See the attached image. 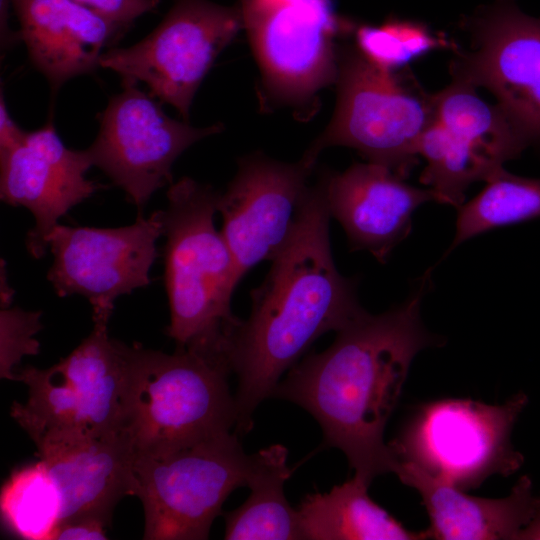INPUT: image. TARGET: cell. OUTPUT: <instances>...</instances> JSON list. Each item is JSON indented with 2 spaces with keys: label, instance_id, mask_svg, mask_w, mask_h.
Returning <instances> with one entry per match:
<instances>
[{
  "label": "cell",
  "instance_id": "obj_1",
  "mask_svg": "<svg viewBox=\"0 0 540 540\" xmlns=\"http://www.w3.org/2000/svg\"><path fill=\"white\" fill-rule=\"evenodd\" d=\"M401 304L377 315L364 311L337 331L324 351L293 365L272 397L309 412L319 423L324 445L346 456L354 476L368 485L398 462L384 441L415 356L438 345L423 325L420 309L431 287L430 272Z\"/></svg>",
  "mask_w": 540,
  "mask_h": 540
},
{
  "label": "cell",
  "instance_id": "obj_2",
  "mask_svg": "<svg viewBox=\"0 0 540 540\" xmlns=\"http://www.w3.org/2000/svg\"><path fill=\"white\" fill-rule=\"evenodd\" d=\"M330 218L318 177L305 193L288 241L251 291L249 317L224 336L223 352L237 377L238 435L251 430L258 405L272 397L281 376L316 339L365 311L357 299V279L343 276L334 263Z\"/></svg>",
  "mask_w": 540,
  "mask_h": 540
},
{
  "label": "cell",
  "instance_id": "obj_3",
  "mask_svg": "<svg viewBox=\"0 0 540 540\" xmlns=\"http://www.w3.org/2000/svg\"><path fill=\"white\" fill-rule=\"evenodd\" d=\"M219 191L190 177L169 185L162 210L166 334L177 348L219 342L239 318L231 298L242 277L214 217Z\"/></svg>",
  "mask_w": 540,
  "mask_h": 540
},
{
  "label": "cell",
  "instance_id": "obj_4",
  "mask_svg": "<svg viewBox=\"0 0 540 540\" xmlns=\"http://www.w3.org/2000/svg\"><path fill=\"white\" fill-rule=\"evenodd\" d=\"M128 355L127 430L136 450L183 446L235 428L232 371L220 347L168 354L134 345Z\"/></svg>",
  "mask_w": 540,
  "mask_h": 540
},
{
  "label": "cell",
  "instance_id": "obj_5",
  "mask_svg": "<svg viewBox=\"0 0 540 540\" xmlns=\"http://www.w3.org/2000/svg\"><path fill=\"white\" fill-rule=\"evenodd\" d=\"M109 319L93 318L91 333L53 366L16 371L28 397L11 416L35 445L127 429L129 346L109 337Z\"/></svg>",
  "mask_w": 540,
  "mask_h": 540
},
{
  "label": "cell",
  "instance_id": "obj_6",
  "mask_svg": "<svg viewBox=\"0 0 540 540\" xmlns=\"http://www.w3.org/2000/svg\"><path fill=\"white\" fill-rule=\"evenodd\" d=\"M335 84L332 119L302 158L316 165L324 149L345 146L405 178L418 162L420 137L436 121L434 96L374 65L350 45L339 46Z\"/></svg>",
  "mask_w": 540,
  "mask_h": 540
},
{
  "label": "cell",
  "instance_id": "obj_7",
  "mask_svg": "<svg viewBox=\"0 0 540 540\" xmlns=\"http://www.w3.org/2000/svg\"><path fill=\"white\" fill-rule=\"evenodd\" d=\"M250 455L226 432L172 448L136 450L131 495L142 502L144 539L203 540L223 503L247 487Z\"/></svg>",
  "mask_w": 540,
  "mask_h": 540
},
{
  "label": "cell",
  "instance_id": "obj_8",
  "mask_svg": "<svg viewBox=\"0 0 540 540\" xmlns=\"http://www.w3.org/2000/svg\"><path fill=\"white\" fill-rule=\"evenodd\" d=\"M528 403L518 392L504 404L444 398L421 404L388 443L398 464H412L461 490L487 478L517 472L523 455L511 443L512 429Z\"/></svg>",
  "mask_w": 540,
  "mask_h": 540
},
{
  "label": "cell",
  "instance_id": "obj_9",
  "mask_svg": "<svg viewBox=\"0 0 540 540\" xmlns=\"http://www.w3.org/2000/svg\"><path fill=\"white\" fill-rule=\"evenodd\" d=\"M243 28L266 96L298 111H316L317 94L338 76L335 38L350 28L332 0H240Z\"/></svg>",
  "mask_w": 540,
  "mask_h": 540
},
{
  "label": "cell",
  "instance_id": "obj_10",
  "mask_svg": "<svg viewBox=\"0 0 540 540\" xmlns=\"http://www.w3.org/2000/svg\"><path fill=\"white\" fill-rule=\"evenodd\" d=\"M243 28L239 5L175 0L161 23L129 47L104 52L99 67L144 83L188 121L194 96L217 56Z\"/></svg>",
  "mask_w": 540,
  "mask_h": 540
},
{
  "label": "cell",
  "instance_id": "obj_11",
  "mask_svg": "<svg viewBox=\"0 0 540 540\" xmlns=\"http://www.w3.org/2000/svg\"><path fill=\"white\" fill-rule=\"evenodd\" d=\"M162 102L138 84L122 81L99 115V130L86 148L101 169L141 210L160 188L173 183L172 167L191 145L220 133L223 125L195 127L169 117Z\"/></svg>",
  "mask_w": 540,
  "mask_h": 540
},
{
  "label": "cell",
  "instance_id": "obj_12",
  "mask_svg": "<svg viewBox=\"0 0 540 540\" xmlns=\"http://www.w3.org/2000/svg\"><path fill=\"white\" fill-rule=\"evenodd\" d=\"M162 234V210L117 228L57 224L47 238L53 255L47 279L59 297L87 298L92 318H110L119 296L150 284Z\"/></svg>",
  "mask_w": 540,
  "mask_h": 540
},
{
  "label": "cell",
  "instance_id": "obj_13",
  "mask_svg": "<svg viewBox=\"0 0 540 540\" xmlns=\"http://www.w3.org/2000/svg\"><path fill=\"white\" fill-rule=\"evenodd\" d=\"M315 167L302 157L288 163L261 152L238 160L235 176L219 194L217 212L242 278L271 261L288 241Z\"/></svg>",
  "mask_w": 540,
  "mask_h": 540
},
{
  "label": "cell",
  "instance_id": "obj_14",
  "mask_svg": "<svg viewBox=\"0 0 540 540\" xmlns=\"http://www.w3.org/2000/svg\"><path fill=\"white\" fill-rule=\"evenodd\" d=\"M452 74L492 92L527 146H540V19L500 2L477 21Z\"/></svg>",
  "mask_w": 540,
  "mask_h": 540
},
{
  "label": "cell",
  "instance_id": "obj_15",
  "mask_svg": "<svg viewBox=\"0 0 540 540\" xmlns=\"http://www.w3.org/2000/svg\"><path fill=\"white\" fill-rule=\"evenodd\" d=\"M91 166L86 149L65 146L52 122L26 131L16 147L0 155L1 200L28 209L35 220L26 238L32 257L46 254L48 235L60 218L103 187L86 177Z\"/></svg>",
  "mask_w": 540,
  "mask_h": 540
},
{
  "label": "cell",
  "instance_id": "obj_16",
  "mask_svg": "<svg viewBox=\"0 0 540 540\" xmlns=\"http://www.w3.org/2000/svg\"><path fill=\"white\" fill-rule=\"evenodd\" d=\"M126 30L74 0H0L2 50L20 38L54 94L99 67L103 49Z\"/></svg>",
  "mask_w": 540,
  "mask_h": 540
},
{
  "label": "cell",
  "instance_id": "obj_17",
  "mask_svg": "<svg viewBox=\"0 0 540 540\" xmlns=\"http://www.w3.org/2000/svg\"><path fill=\"white\" fill-rule=\"evenodd\" d=\"M319 176L330 217L344 229L350 251H368L380 263L410 234L414 211L429 201L440 203L432 189L410 185L377 163H354Z\"/></svg>",
  "mask_w": 540,
  "mask_h": 540
},
{
  "label": "cell",
  "instance_id": "obj_18",
  "mask_svg": "<svg viewBox=\"0 0 540 540\" xmlns=\"http://www.w3.org/2000/svg\"><path fill=\"white\" fill-rule=\"evenodd\" d=\"M36 448L59 490L62 520L85 515L110 524L117 503L131 495L136 449L129 431L64 437Z\"/></svg>",
  "mask_w": 540,
  "mask_h": 540
},
{
  "label": "cell",
  "instance_id": "obj_19",
  "mask_svg": "<svg viewBox=\"0 0 540 540\" xmlns=\"http://www.w3.org/2000/svg\"><path fill=\"white\" fill-rule=\"evenodd\" d=\"M395 474L418 491L430 519L429 538L440 540L519 539L536 514L540 496L532 494V482L523 475L503 498L468 495L422 469L399 463Z\"/></svg>",
  "mask_w": 540,
  "mask_h": 540
},
{
  "label": "cell",
  "instance_id": "obj_20",
  "mask_svg": "<svg viewBox=\"0 0 540 540\" xmlns=\"http://www.w3.org/2000/svg\"><path fill=\"white\" fill-rule=\"evenodd\" d=\"M369 485L353 476L329 492L309 494L297 507L303 539L420 540L427 529L405 528L368 495Z\"/></svg>",
  "mask_w": 540,
  "mask_h": 540
},
{
  "label": "cell",
  "instance_id": "obj_21",
  "mask_svg": "<svg viewBox=\"0 0 540 540\" xmlns=\"http://www.w3.org/2000/svg\"><path fill=\"white\" fill-rule=\"evenodd\" d=\"M288 450L273 444L250 455L248 499L225 514L227 540L303 539L298 511L286 499L285 482L292 469L287 465Z\"/></svg>",
  "mask_w": 540,
  "mask_h": 540
},
{
  "label": "cell",
  "instance_id": "obj_22",
  "mask_svg": "<svg viewBox=\"0 0 540 540\" xmlns=\"http://www.w3.org/2000/svg\"><path fill=\"white\" fill-rule=\"evenodd\" d=\"M433 96L436 120L494 169L528 147L503 110L480 98L470 83L453 78Z\"/></svg>",
  "mask_w": 540,
  "mask_h": 540
},
{
  "label": "cell",
  "instance_id": "obj_23",
  "mask_svg": "<svg viewBox=\"0 0 540 540\" xmlns=\"http://www.w3.org/2000/svg\"><path fill=\"white\" fill-rule=\"evenodd\" d=\"M0 511L4 527L26 540H52L62 520L59 490L45 463L13 470L3 483Z\"/></svg>",
  "mask_w": 540,
  "mask_h": 540
},
{
  "label": "cell",
  "instance_id": "obj_24",
  "mask_svg": "<svg viewBox=\"0 0 540 540\" xmlns=\"http://www.w3.org/2000/svg\"><path fill=\"white\" fill-rule=\"evenodd\" d=\"M458 209L455 235L447 253L492 229L540 217V179L513 175L504 168Z\"/></svg>",
  "mask_w": 540,
  "mask_h": 540
},
{
  "label": "cell",
  "instance_id": "obj_25",
  "mask_svg": "<svg viewBox=\"0 0 540 540\" xmlns=\"http://www.w3.org/2000/svg\"><path fill=\"white\" fill-rule=\"evenodd\" d=\"M356 42L371 63L387 71H394L441 44L422 25L403 21L359 27Z\"/></svg>",
  "mask_w": 540,
  "mask_h": 540
},
{
  "label": "cell",
  "instance_id": "obj_26",
  "mask_svg": "<svg viewBox=\"0 0 540 540\" xmlns=\"http://www.w3.org/2000/svg\"><path fill=\"white\" fill-rule=\"evenodd\" d=\"M41 311L19 307L0 310V377L16 381V366L24 356L36 355L40 343L34 336L43 328Z\"/></svg>",
  "mask_w": 540,
  "mask_h": 540
},
{
  "label": "cell",
  "instance_id": "obj_27",
  "mask_svg": "<svg viewBox=\"0 0 540 540\" xmlns=\"http://www.w3.org/2000/svg\"><path fill=\"white\" fill-rule=\"evenodd\" d=\"M107 20L129 29L145 13L154 11L160 0H74Z\"/></svg>",
  "mask_w": 540,
  "mask_h": 540
},
{
  "label": "cell",
  "instance_id": "obj_28",
  "mask_svg": "<svg viewBox=\"0 0 540 540\" xmlns=\"http://www.w3.org/2000/svg\"><path fill=\"white\" fill-rule=\"evenodd\" d=\"M109 524L95 516H74L61 520L52 540L107 539Z\"/></svg>",
  "mask_w": 540,
  "mask_h": 540
},
{
  "label": "cell",
  "instance_id": "obj_29",
  "mask_svg": "<svg viewBox=\"0 0 540 540\" xmlns=\"http://www.w3.org/2000/svg\"><path fill=\"white\" fill-rule=\"evenodd\" d=\"M24 131L10 116L3 93L0 100V155H4L16 147L24 138Z\"/></svg>",
  "mask_w": 540,
  "mask_h": 540
},
{
  "label": "cell",
  "instance_id": "obj_30",
  "mask_svg": "<svg viewBox=\"0 0 540 540\" xmlns=\"http://www.w3.org/2000/svg\"><path fill=\"white\" fill-rule=\"evenodd\" d=\"M13 296H14V291L8 284V280H7V276H6L5 263L2 260L1 261V278H0V304H1V308L11 306L12 302H13Z\"/></svg>",
  "mask_w": 540,
  "mask_h": 540
},
{
  "label": "cell",
  "instance_id": "obj_31",
  "mask_svg": "<svg viewBox=\"0 0 540 540\" xmlns=\"http://www.w3.org/2000/svg\"><path fill=\"white\" fill-rule=\"evenodd\" d=\"M519 539H540V500L535 516L522 530Z\"/></svg>",
  "mask_w": 540,
  "mask_h": 540
}]
</instances>
